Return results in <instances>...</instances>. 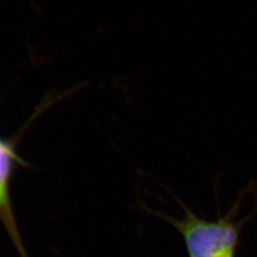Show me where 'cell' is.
Here are the masks:
<instances>
[{
	"label": "cell",
	"mask_w": 257,
	"mask_h": 257,
	"mask_svg": "<svg viewBox=\"0 0 257 257\" xmlns=\"http://www.w3.org/2000/svg\"><path fill=\"white\" fill-rule=\"evenodd\" d=\"M183 208L182 219L156 213L181 233L189 257H220L234 251L238 241V225L229 218L201 219L186 207Z\"/></svg>",
	"instance_id": "6da1fadb"
},
{
	"label": "cell",
	"mask_w": 257,
	"mask_h": 257,
	"mask_svg": "<svg viewBox=\"0 0 257 257\" xmlns=\"http://www.w3.org/2000/svg\"><path fill=\"white\" fill-rule=\"evenodd\" d=\"M220 257H234V251L226 253V254H224V255H222V256Z\"/></svg>",
	"instance_id": "7a4b0ae2"
}]
</instances>
